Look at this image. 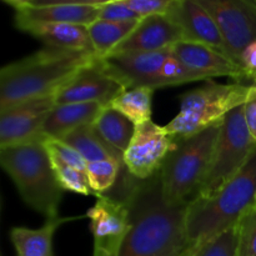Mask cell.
Wrapping results in <instances>:
<instances>
[{
	"instance_id": "cell-6",
	"label": "cell",
	"mask_w": 256,
	"mask_h": 256,
	"mask_svg": "<svg viewBox=\"0 0 256 256\" xmlns=\"http://www.w3.org/2000/svg\"><path fill=\"white\" fill-rule=\"evenodd\" d=\"M220 124L190 138L176 140V145L159 172L166 202L189 204L196 198L212 162Z\"/></svg>"
},
{
	"instance_id": "cell-27",
	"label": "cell",
	"mask_w": 256,
	"mask_h": 256,
	"mask_svg": "<svg viewBox=\"0 0 256 256\" xmlns=\"http://www.w3.org/2000/svg\"><path fill=\"white\" fill-rule=\"evenodd\" d=\"M236 256H256V208L250 206L236 222Z\"/></svg>"
},
{
	"instance_id": "cell-17",
	"label": "cell",
	"mask_w": 256,
	"mask_h": 256,
	"mask_svg": "<svg viewBox=\"0 0 256 256\" xmlns=\"http://www.w3.org/2000/svg\"><path fill=\"white\" fill-rule=\"evenodd\" d=\"M16 26L22 32L36 38L46 46L72 52H94L89 29L85 25L66 22H25Z\"/></svg>"
},
{
	"instance_id": "cell-10",
	"label": "cell",
	"mask_w": 256,
	"mask_h": 256,
	"mask_svg": "<svg viewBox=\"0 0 256 256\" xmlns=\"http://www.w3.org/2000/svg\"><path fill=\"white\" fill-rule=\"evenodd\" d=\"M94 238L92 256H119L130 230L129 208L124 200L98 195L95 204L86 212Z\"/></svg>"
},
{
	"instance_id": "cell-5",
	"label": "cell",
	"mask_w": 256,
	"mask_h": 256,
	"mask_svg": "<svg viewBox=\"0 0 256 256\" xmlns=\"http://www.w3.org/2000/svg\"><path fill=\"white\" fill-rule=\"evenodd\" d=\"M255 98L256 84H218L208 80L182 95L179 112L165 130L175 140L190 138L220 124L230 112Z\"/></svg>"
},
{
	"instance_id": "cell-31",
	"label": "cell",
	"mask_w": 256,
	"mask_h": 256,
	"mask_svg": "<svg viewBox=\"0 0 256 256\" xmlns=\"http://www.w3.org/2000/svg\"><path fill=\"white\" fill-rule=\"evenodd\" d=\"M99 19L109 20V22H132L142 18L132 12L122 0H112L104 5H100Z\"/></svg>"
},
{
	"instance_id": "cell-4",
	"label": "cell",
	"mask_w": 256,
	"mask_h": 256,
	"mask_svg": "<svg viewBox=\"0 0 256 256\" xmlns=\"http://www.w3.org/2000/svg\"><path fill=\"white\" fill-rule=\"evenodd\" d=\"M0 162L22 200L46 219L59 216L62 188L42 140L0 149Z\"/></svg>"
},
{
	"instance_id": "cell-32",
	"label": "cell",
	"mask_w": 256,
	"mask_h": 256,
	"mask_svg": "<svg viewBox=\"0 0 256 256\" xmlns=\"http://www.w3.org/2000/svg\"><path fill=\"white\" fill-rule=\"evenodd\" d=\"M240 65L244 68L249 76V82L252 84V75L256 74V40L250 42L240 55Z\"/></svg>"
},
{
	"instance_id": "cell-36",
	"label": "cell",
	"mask_w": 256,
	"mask_h": 256,
	"mask_svg": "<svg viewBox=\"0 0 256 256\" xmlns=\"http://www.w3.org/2000/svg\"><path fill=\"white\" fill-rule=\"evenodd\" d=\"M199 248H200V245H199V246H192L189 250H188L186 252H185L184 255H182V256H195V254H196V252H198V249H199Z\"/></svg>"
},
{
	"instance_id": "cell-7",
	"label": "cell",
	"mask_w": 256,
	"mask_h": 256,
	"mask_svg": "<svg viewBox=\"0 0 256 256\" xmlns=\"http://www.w3.org/2000/svg\"><path fill=\"white\" fill-rule=\"evenodd\" d=\"M256 150L246 125L244 105L230 112L220 124L219 136L204 182L195 199H212L240 170Z\"/></svg>"
},
{
	"instance_id": "cell-29",
	"label": "cell",
	"mask_w": 256,
	"mask_h": 256,
	"mask_svg": "<svg viewBox=\"0 0 256 256\" xmlns=\"http://www.w3.org/2000/svg\"><path fill=\"white\" fill-rule=\"evenodd\" d=\"M42 144H44L45 149L49 152V156L52 159L59 160L64 164L86 172V160L64 140L54 139V138H42Z\"/></svg>"
},
{
	"instance_id": "cell-8",
	"label": "cell",
	"mask_w": 256,
	"mask_h": 256,
	"mask_svg": "<svg viewBox=\"0 0 256 256\" xmlns=\"http://www.w3.org/2000/svg\"><path fill=\"white\" fill-rule=\"evenodd\" d=\"M176 140L154 122L136 125L135 134L124 152L125 170L132 178L146 180L160 172Z\"/></svg>"
},
{
	"instance_id": "cell-13",
	"label": "cell",
	"mask_w": 256,
	"mask_h": 256,
	"mask_svg": "<svg viewBox=\"0 0 256 256\" xmlns=\"http://www.w3.org/2000/svg\"><path fill=\"white\" fill-rule=\"evenodd\" d=\"M172 52L199 82L229 76L236 82L250 84L246 72L239 62L208 45L182 40L172 46Z\"/></svg>"
},
{
	"instance_id": "cell-16",
	"label": "cell",
	"mask_w": 256,
	"mask_h": 256,
	"mask_svg": "<svg viewBox=\"0 0 256 256\" xmlns=\"http://www.w3.org/2000/svg\"><path fill=\"white\" fill-rule=\"evenodd\" d=\"M182 40L184 34L182 29L169 14L150 15L140 20L134 32L112 54L130 52H160L170 49Z\"/></svg>"
},
{
	"instance_id": "cell-23",
	"label": "cell",
	"mask_w": 256,
	"mask_h": 256,
	"mask_svg": "<svg viewBox=\"0 0 256 256\" xmlns=\"http://www.w3.org/2000/svg\"><path fill=\"white\" fill-rule=\"evenodd\" d=\"M60 140H64L70 146L74 148L86 160V162L109 159L124 162V156L100 139V136L92 128V124L84 125Z\"/></svg>"
},
{
	"instance_id": "cell-34",
	"label": "cell",
	"mask_w": 256,
	"mask_h": 256,
	"mask_svg": "<svg viewBox=\"0 0 256 256\" xmlns=\"http://www.w3.org/2000/svg\"><path fill=\"white\" fill-rule=\"evenodd\" d=\"M244 112L250 134H252V139L256 142V98L244 105Z\"/></svg>"
},
{
	"instance_id": "cell-1",
	"label": "cell",
	"mask_w": 256,
	"mask_h": 256,
	"mask_svg": "<svg viewBox=\"0 0 256 256\" xmlns=\"http://www.w3.org/2000/svg\"><path fill=\"white\" fill-rule=\"evenodd\" d=\"M122 189L130 230L119 256H182L192 248L186 230L190 202H166L159 172L146 180L129 174Z\"/></svg>"
},
{
	"instance_id": "cell-37",
	"label": "cell",
	"mask_w": 256,
	"mask_h": 256,
	"mask_svg": "<svg viewBox=\"0 0 256 256\" xmlns=\"http://www.w3.org/2000/svg\"><path fill=\"white\" fill-rule=\"evenodd\" d=\"M252 84H256V74L252 75Z\"/></svg>"
},
{
	"instance_id": "cell-18",
	"label": "cell",
	"mask_w": 256,
	"mask_h": 256,
	"mask_svg": "<svg viewBox=\"0 0 256 256\" xmlns=\"http://www.w3.org/2000/svg\"><path fill=\"white\" fill-rule=\"evenodd\" d=\"M100 6L95 5H29L16 10L15 24L25 22H66L89 26L99 19Z\"/></svg>"
},
{
	"instance_id": "cell-38",
	"label": "cell",
	"mask_w": 256,
	"mask_h": 256,
	"mask_svg": "<svg viewBox=\"0 0 256 256\" xmlns=\"http://www.w3.org/2000/svg\"><path fill=\"white\" fill-rule=\"evenodd\" d=\"M252 206L256 208V195H255V199H254V202H252Z\"/></svg>"
},
{
	"instance_id": "cell-15",
	"label": "cell",
	"mask_w": 256,
	"mask_h": 256,
	"mask_svg": "<svg viewBox=\"0 0 256 256\" xmlns=\"http://www.w3.org/2000/svg\"><path fill=\"white\" fill-rule=\"evenodd\" d=\"M168 14L180 26L184 40L200 42L229 55L216 22L198 0H176Z\"/></svg>"
},
{
	"instance_id": "cell-30",
	"label": "cell",
	"mask_w": 256,
	"mask_h": 256,
	"mask_svg": "<svg viewBox=\"0 0 256 256\" xmlns=\"http://www.w3.org/2000/svg\"><path fill=\"white\" fill-rule=\"evenodd\" d=\"M160 79H162V86H176V85L186 84V82H199L189 70L185 68L179 60V58L175 55V52H172L168 55L166 60H165L164 65L162 68V72H160Z\"/></svg>"
},
{
	"instance_id": "cell-3",
	"label": "cell",
	"mask_w": 256,
	"mask_h": 256,
	"mask_svg": "<svg viewBox=\"0 0 256 256\" xmlns=\"http://www.w3.org/2000/svg\"><path fill=\"white\" fill-rule=\"evenodd\" d=\"M256 195V150L242 169L212 199H194L188 206L186 230L192 246H199L236 225Z\"/></svg>"
},
{
	"instance_id": "cell-21",
	"label": "cell",
	"mask_w": 256,
	"mask_h": 256,
	"mask_svg": "<svg viewBox=\"0 0 256 256\" xmlns=\"http://www.w3.org/2000/svg\"><path fill=\"white\" fill-rule=\"evenodd\" d=\"M92 128L102 142L124 156L125 150L135 134L136 125L114 108L105 105L92 122Z\"/></svg>"
},
{
	"instance_id": "cell-19",
	"label": "cell",
	"mask_w": 256,
	"mask_h": 256,
	"mask_svg": "<svg viewBox=\"0 0 256 256\" xmlns=\"http://www.w3.org/2000/svg\"><path fill=\"white\" fill-rule=\"evenodd\" d=\"M105 105L100 102H72L56 105L48 115L42 128L44 138L62 139L74 130L92 124Z\"/></svg>"
},
{
	"instance_id": "cell-2",
	"label": "cell",
	"mask_w": 256,
	"mask_h": 256,
	"mask_svg": "<svg viewBox=\"0 0 256 256\" xmlns=\"http://www.w3.org/2000/svg\"><path fill=\"white\" fill-rule=\"evenodd\" d=\"M96 59L94 52L45 46L5 65L0 72V110L56 95L82 68Z\"/></svg>"
},
{
	"instance_id": "cell-20",
	"label": "cell",
	"mask_w": 256,
	"mask_h": 256,
	"mask_svg": "<svg viewBox=\"0 0 256 256\" xmlns=\"http://www.w3.org/2000/svg\"><path fill=\"white\" fill-rule=\"evenodd\" d=\"M76 218H49L39 229L24 226L12 228L10 240L16 252V256H55L52 250V238L59 226Z\"/></svg>"
},
{
	"instance_id": "cell-12",
	"label": "cell",
	"mask_w": 256,
	"mask_h": 256,
	"mask_svg": "<svg viewBox=\"0 0 256 256\" xmlns=\"http://www.w3.org/2000/svg\"><path fill=\"white\" fill-rule=\"evenodd\" d=\"M55 106L52 95L0 110V149L42 140L45 120Z\"/></svg>"
},
{
	"instance_id": "cell-26",
	"label": "cell",
	"mask_w": 256,
	"mask_h": 256,
	"mask_svg": "<svg viewBox=\"0 0 256 256\" xmlns=\"http://www.w3.org/2000/svg\"><path fill=\"white\" fill-rule=\"evenodd\" d=\"M52 168L55 170L56 179L59 182L60 186L62 188V190L82 195L92 194L86 172H82V170L76 169L74 166H70L68 164H64V162H59V160L52 159Z\"/></svg>"
},
{
	"instance_id": "cell-22",
	"label": "cell",
	"mask_w": 256,
	"mask_h": 256,
	"mask_svg": "<svg viewBox=\"0 0 256 256\" xmlns=\"http://www.w3.org/2000/svg\"><path fill=\"white\" fill-rule=\"evenodd\" d=\"M142 20V19H140ZM140 20L132 22H109L98 19L88 26L94 48L95 56L98 59L112 54L138 26Z\"/></svg>"
},
{
	"instance_id": "cell-14",
	"label": "cell",
	"mask_w": 256,
	"mask_h": 256,
	"mask_svg": "<svg viewBox=\"0 0 256 256\" xmlns=\"http://www.w3.org/2000/svg\"><path fill=\"white\" fill-rule=\"evenodd\" d=\"M122 85L100 68L98 59L82 68L68 84L55 95L56 105L72 102H100L109 105L119 94Z\"/></svg>"
},
{
	"instance_id": "cell-35",
	"label": "cell",
	"mask_w": 256,
	"mask_h": 256,
	"mask_svg": "<svg viewBox=\"0 0 256 256\" xmlns=\"http://www.w3.org/2000/svg\"><path fill=\"white\" fill-rule=\"evenodd\" d=\"M6 4H9L10 6L14 8L15 10L22 9V8H26L29 5H32L34 2V0H4Z\"/></svg>"
},
{
	"instance_id": "cell-24",
	"label": "cell",
	"mask_w": 256,
	"mask_h": 256,
	"mask_svg": "<svg viewBox=\"0 0 256 256\" xmlns=\"http://www.w3.org/2000/svg\"><path fill=\"white\" fill-rule=\"evenodd\" d=\"M150 88L124 89L110 102V106L124 114L135 125L144 124L152 120V94Z\"/></svg>"
},
{
	"instance_id": "cell-28",
	"label": "cell",
	"mask_w": 256,
	"mask_h": 256,
	"mask_svg": "<svg viewBox=\"0 0 256 256\" xmlns=\"http://www.w3.org/2000/svg\"><path fill=\"white\" fill-rule=\"evenodd\" d=\"M238 229L236 225L200 245L195 256H236Z\"/></svg>"
},
{
	"instance_id": "cell-9",
	"label": "cell",
	"mask_w": 256,
	"mask_h": 256,
	"mask_svg": "<svg viewBox=\"0 0 256 256\" xmlns=\"http://www.w3.org/2000/svg\"><path fill=\"white\" fill-rule=\"evenodd\" d=\"M214 18L229 55L240 64L242 50L256 40V0H198Z\"/></svg>"
},
{
	"instance_id": "cell-33",
	"label": "cell",
	"mask_w": 256,
	"mask_h": 256,
	"mask_svg": "<svg viewBox=\"0 0 256 256\" xmlns=\"http://www.w3.org/2000/svg\"><path fill=\"white\" fill-rule=\"evenodd\" d=\"M112 0H34L32 5H55V4H72V5H95L100 6Z\"/></svg>"
},
{
	"instance_id": "cell-11",
	"label": "cell",
	"mask_w": 256,
	"mask_h": 256,
	"mask_svg": "<svg viewBox=\"0 0 256 256\" xmlns=\"http://www.w3.org/2000/svg\"><path fill=\"white\" fill-rule=\"evenodd\" d=\"M172 48L160 52H115L98 59V62L122 89L142 86L156 90L162 88L160 72Z\"/></svg>"
},
{
	"instance_id": "cell-25",
	"label": "cell",
	"mask_w": 256,
	"mask_h": 256,
	"mask_svg": "<svg viewBox=\"0 0 256 256\" xmlns=\"http://www.w3.org/2000/svg\"><path fill=\"white\" fill-rule=\"evenodd\" d=\"M125 168L124 162L119 160H100L88 162L86 175L92 194L104 195L116 182L119 172Z\"/></svg>"
}]
</instances>
